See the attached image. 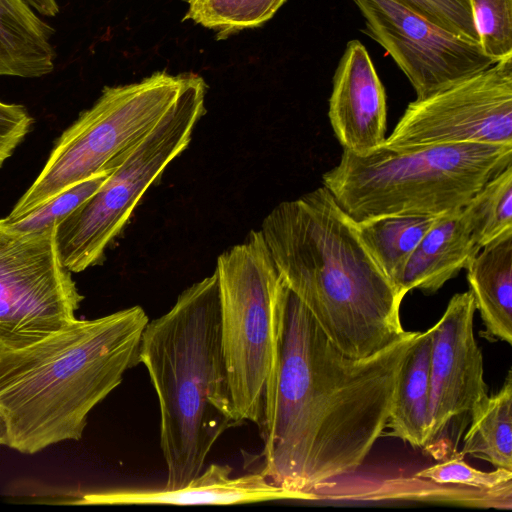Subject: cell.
Instances as JSON below:
<instances>
[{"label":"cell","mask_w":512,"mask_h":512,"mask_svg":"<svg viewBox=\"0 0 512 512\" xmlns=\"http://www.w3.org/2000/svg\"><path fill=\"white\" fill-rule=\"evenodd\" d=\"M420 332L363 359L343 354L287 287L260 473L314 500L362 466L384 434L402 365Z\"/></svg>","instance_id":"cell-1"},{"label":"cell","mask_w":512,"mask_h":512,"mask_svg":"<svg viewBox=\"0 0 512 512\" xmlns=\"http://www.w3.org/2000/svg\"><path fill=\"white\" fill-rule=\"evenodd\" d=\"M260 230L287 287L343 354L367 358L409 334L400 318L405 295L325 186L278 204Z\"/></svg>","instance_id":"cell-2"},{"label":"cell","mask_w":512,"mask_h":512,"mask_svg":"<svg viewBox=\"0 0 512 512\" xmlns=\"http://www.w3.org/2000/svg\"><path fill=\"white\" fill-rule=\"evenodd\" d=\"M149 322L135 305L62 330L22 349L0 351V416L6 445L35 454L82 438L89 413L139 361Z\"/></svg>","instance_id":"cell-3"},{"label":"cell","mask_w":512,"mask_h":512,"mask_svg":"<svg viewBox=\"0 0 512 512\" xmlns=\"http://www.w3.org/2000/svg\"><path fill=\"white\" fill-rule=\"evenodd\" d=\"M139 361L159 403L164 487H183L204 470L221 435L240 425L223 354L215 272L184 289L165 314L149 320Z\"/></svg>","instance_id":"cell-4"},{"label":"cell","mask_w":512,"mask_h":512,"mask_svg":"<svg viewBox=\"0 0 512 512\" xmlns=\"http://www.w3.org/2000/svg\"><path fill=\"white\" fill-rule=\"evenodd\" d=\"M512 164V145L449 143L365 155L343 150L322 182L355 221L390 214L441 215L464 207Z\"/></svg>","instance_id":"cell-5"},{"label":"cell","mask_w":512,"mask_h":512,"mask_svg":"<svg viewBox=\"0 0 512 512\" xmlns=\"http://www.w3.org/2000/svg\"><path fill=\"white\" fill-rule=\"evenodd\" d=\"M221 338L240 424L260 427L270 408L286 284L261 230L217 258Z\"/></svg>","instance_id":"cell-6"},{"label":"cell","mask_w":512,"mask_h":512,"mask_svg":"<svg viewBox=\"0 0 512 512\" xmlns=\"http://www.w3.org/2000/svg\"><path fill=\"white\" fill-rule=\"evenodd\" d=\"M195 73L157 71L106 86L57 139L43 169L6 217L14 222L67 188L115 166L168 112Z\"/></svg>","instance_id":"cell-7"},{"label":"cell","mask_w":512,"mask_h":512,"mask_svg":"<svg viewBox=\"0 0 512 512\" xmlns=\"http://www.w3.org/2000/svg\"><path fill=\"white\" fill-rule=\"evenodd\" d=\"M207 84L198 74L163 118L125 151L102 186L56 226L62 264L72 273L105 260L145 192L189 145L206 113Z\"/></svg>","instance_id":"cell-8"},{"label":"cell","mask_w":512,"mask_h":512,"mask_svg":"<svg viewBox=\"0 0 512 512\" xmlns=\"http://www.w3.org/2000/svg\"><path fill=\"white\" fill-rule=\"evenodd\" d=\"M83 300L59 257L56 226L23 232L0 219V351L22 349L67 327Z\"/></svg>","instance_id":"cell-9"},{"label":"cell","mask_w":512,"mask_h":512,"mask_svg":"<svg viewBox=\"0 0 512 512\" xmlns=\"http://www.w3.org/2000/svg\"><path fill=\"white\" fill-rule=\"evenodd\" d=\"M512 145V57L409 103L383 146Z\"/></svg>","instance_id":"cell-10"},{"label":"cell","mask_w":512,"mask_h":512,"mask_svg":"<svg viewBox=\"0 0 512 512\" xmlns=\"http://www.w3.org/2000/svg\"><path fill=\"white\" fill-rule=\"evenodd\" d=\"M366 33L394 59L416 99L446 89L493 64L478 42L456 35L396 0H354Z\"/></svg>","instance_id":"cell-11"},{"label":"cell","mask_w":512,"mask_h":512,"mask_svg":"<svg viewBox=\"0 0 512 512\" xmlns=\"http://www.w3.org/2000/svg\"><path fill=\"white\" fill-rule=\"evenodd\" d=\"M475 305L469 291L455 294L431 334L427 448L451 421L488 396L483 357L474 336Z\"/></svg>","instance_id":"cell-12"},{"label":"cell","mask_w":512,"mask_h":512,"mask_svg":"<svg viewBox=\"0 0 512 512\" xmlns=\"http://www.w3.org/2000/svg\"><path fill=\"white\" fill-rule=\"evenodd\" d=\"M328 116L343 150L365 155L383 146L385 89L368 51L358 40L347 43L336 68Z\"/></svg>","instance_id":"cell-13"},{"label":"cell","mask_w":512,"mask_h":512,"mask_svg":"<svg viewBox=\"0 0 512 512\" xmlns=\"http://www.w3.org/2000/svg\"><path fill=\"white\" fill-rule=\"evenodd\" d=\"M279 500H310L268 481L260 472L232 476L229 465L211 464L180 488H118L90 492L78 503L90 505H234Z\"/></svg>","instance_id":"cell-14"},{"label":"cell","mask_w":512,"mask_h":512,"mask_svg":"<svg viewBox=\"0 0 512 512\" xmlns=\"http://www.w3.org/2000/svg\"><path fill=\"white\" fill-rule=\"evenodd\" d=\"M464 207L440 215L408 258L395 286L434 293L466 268L479 251Z\"/></svg>","instance_id":"cell-15"},{"label":"cell","mask_w":512,"mask_h":512,"mask_svg":"<svg viewBox=\"0 0 512 512\" xmlns=\"http://www.w3.org/2000/svg\"><path fill=\"white\" fill-rule=\"evenodd\" d=\"M485 336L512 343V229L481 247L466 266Z\"/></svg>","instance_id":"cell-16"},{"label":"cell","mask_w":512,"mask_h":512,"mask_svg":"<svg viewBox=\"0 0 512 512\" xmlns=\"http://www.w3.org/2000/svg\"><path fill=\"white\" fill-rule=\"evenodd\" d=\"M431 334L420 332L399 373L385 429L392 436L423 448L426 443L430 398Z\"/></svg>","instance_id":"cell-17"},{"label":"cell","mask_w":512,"mask_h":512,"mask_svg":"<svg viewBox=\"0 0 512 512\" xmlns=\"http://www.w3.org/2000/svg\"><path fill=\"white\" fill-rule=\"evenodd\" d=\"M54 29L25 0H0V49L18 77L39 78L54 69Z\"/></svg>","instance_id":"cell-18"},{"label":"cell","mask_w":512,"mask_h":512,"mask_svg":"<svg viewBox=\"0 0 512 512\" xmlns=\"http://www.w3.org/2000/svg\"><path fill=\"white\" fill-rule=\"evenodd\" d=\"M439 216L390 214L355 224L363 245L395 285L411 253Z\"/></svg>","instance_id":"cell-19"},{"label":"cell","mask_w":512,"mask_h":512,"mask_svg":"<svg viewBox=\"0 0 512 512\" xmlns=\"http://www.w3.org/2000/svg\"><path fill=\"white\" fill-rule=\"evenodd\" d=\"M471 423L459 452L512 471V373L501 389L485 397L470 412Z\"/></svg>","instance_id":"cell-20"},{"label":"cell","mask_w":512,"mask_h":512,"mask_svg":"<svg viewBox=\"0 0 512 512\" xmlns=\"http://www.w3.org/2000/svg\"><path fill=\"white\" fill-rule=\"evenodd\" d=\"M183 20H191L224 40L246 29L268 22L286 0H186Z\"/></svg>","instance_id":"cell-21"},{"label":"cell","mask_w":512,"mask_h":512,"mask_svg":"<svg viewBox=\"0 0 512 512\" xmlns=\"http://www.w3.org/2000/svg\"><path fill=\"white\" fill-rule=\"evenodd\" d=\"M481 248L512 229V164L489 180L464 206Z\"/></svg>","instance_id":"cell-22"},{"label":"cell","mask_w":512,"mask_h":512,"mask_svg":"<svg viewBox=\"0 0 512 512\" xmlns=\"http://www.w3.org/2000/svg\"><path fill=\"white\" fill-rule=\"evenodd\" d=\"M482 51L500 61L512 57V0H470Z\"/></svg>","instance_id":"cell-23"},{"label":"cell","mask_w":512,"mask_h":512,"mask_svg":"<svg viewBox=\"0 0 512 512\" xmlns=\"http://www.w3.org/2000/svg\"><path fill=\"white\" fill-rule=\"evenodd\" d=\"M115 167L67 188L31 213L10 223L23 232H35L57 226L102 186Z\"/></svg>","instance_id":"cell-24"},{"label":"cell","mask_w":512,"mask_h":512,"mask_svg":"<svg viewBox=\"0 0 512 512\" xmlns=\"http://www.w3.org/2000/svg\"><path fill=\"white\" fill-rule=\"evenodd\" d=\"M460 453L418 471L414 477L436 484H456L482 490H497L512 486V471L496 468L485 472L467 464Z\"/></svg>","instance_id":"cell-25"},{"label":"cell","mask_w":512,"mask_h":512,"mask_svg":"<svg viewBox=\"0 0 512 512\" xmlns=\"http://www.w3.org/2000/svg\"><path fill=\"white\" fill-rule=\"evenodd\" d=\"M396 1L445 30L475 42L479 41L470 0Z\"/></svg>","instance_id":"cell-26"},{"label":"cell","mask_w":512,"mask_h":512,"mask_svg":"<svg viewBox=\"0 0 512 512\" xmlns=\"http://www.w3.org/2000/svg\"><path fill=\"white\" fill-rule=\"evenodd\" d=\"M33 124L25 106L0 101V168L24 141Z\"/></svg>","instance_id":"cell-27"},{"label":"cell","mask_w":512,"mask_h":512,"mask_svg":"<svg viewBox=\"0 0 512 512\" xmlns=\"http://www.w3.org/2000/svg\"><path fill=\"white\" fill-rule=\"evenodd\" d=\"M38 14L54 17L59 13V5L56 0H25Z\"/></svg>","instance_id":"cell-28"},{"label":"cell","mask_w":512,"mask_h":512,"mask_svg":"<svg viewBox=\"0 0 512 512\" xmlns=\"http://www.w3.org/2000/svg\"><path fill=\"white\" fill-rule=\"evenodd\" d=\"M7 430L3 418L0 416V445H6Z\"/></svg>","instance_id":"cell-29"}]
</instances>
